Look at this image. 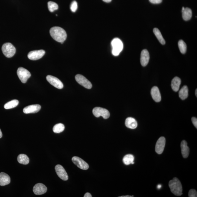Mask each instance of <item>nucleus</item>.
I'll use <instances>...</instances> for the list:
<instances>
[{"label": "nucleus", "instance_id": "nucleus-17", "mask_svg": "<svg viewBox=\"0 0 197 197\" xmlns=\"http://www.w3.org/2000/svg\"><path fill=\"white\" fill-rule=\"evenodd\" d=\"M181 148L182 154L184 158H187L190 153V148L187 145V143L185 140H183L181 143Z\"/></svg>", "mask_w": 197, "mask_h": 197}, {"label": "nucleus", "instance_id": "nucleus-37", "mask_svg": "<svg viewBox=\"0 0 197 197\" xmlns=\"http://www.w3.org/2000/svg\"><path fill=\"white\" fill-rule=\"evenodd\" d=\"M2 137V133L1 132V129H0V138H1Z\"/></svg>", "mask_w": 197, "mask_h": 197}, {"label": "nucleus", "instance_id": "nucleus-24", "mask_svg": "<svg viewBox=\"0 0 197 197\" xmlns=\"http://www.w3.org/2000/svg\"><path fill=\"white\" fill-rule=\"evenodd\" d=\"M153 32L154 35L157 38L160 43L161 44L165 45V41L163 38L161 32L157 28H155L153 29Z\"/></svg>", "mask_w": 197, "mask_h": 197}, {"label": "nucleus", "instance_id": "nucleus-38", "mask_svg": "<svg viewBox=\"0 0 197 197\" xmlns=\"http://www.w3.org/2000/svg\"><path fill=\"white\" fill-rule=\"evenodd\" d=\"M133 197V196H129V195H126V196H119V197Z\"/></svg>", "mask_w": 197, "mask_h": 197}, {"label": "nucleus", "instance_id": "nucleus-5", "mask_svg": "<svg viewBox=\"0 0 197 197\" xmlns=\"http://www.w3.org/2000/svg\"><path fill=\"white\" fill-rule=\"evenodd\" d=\"M17 74L18 78L23 83H25L31 76V73L28 70L23 67L18 68Z\"/></svg>", "mask_w": 197, "mask_h": 197}, {"label": "nucleus", "instance_id": "nucleus-1", "mask_svg": "<svg viewBox=\"0 0 197 197\" xmlns=\"http://www.w3.org/2000/svg\"><path fill=\"white\" fill-rule=\"evenodd\" d=\"M51 36L55 41L63 44L67 37L66 31L59 27H53L50 30Z\"/></svg>", "mask_w": 197, "mask_h": 197}, {"label": "nucleus", "instance_id": "nucleus-39", "mask_svg": "<svg viewBox=\"0 0 197 197\" xmlns=\"http://www.w3.org/2000/svg\"><path fill=\"white\" fill-rule=\"evenodd\" d=\"M197 90H196V91H195V95H196V97L197 96Z\"/></svg>", "mask_w": 197, "mask_h": 197}, {"label": "nucleus", "instance_id": "nucleus-8", "mask_svg": "<svg viewBox=\"0 0 197 197\" xmlns=\"http://www.w3.org/2000/svg\"><path fill=\"white\" fill-rule=\"evenodd\" d=\"M46 80L50 84L58 89H61L63 88L62 82L58 78L51 75L46 76Z\"/></svg>", "mask_w": 197, "mask_h": 197}, {"label": "nucleus", "instance_id": "nucleus-7", "mask_svg": "<svg viewBox=\"0 0 197 197\" xmlns=\"http://www.w3.org/2000/svg\"><path fill=\"white\" fill-rule=\"evenodd\" d=\"M76 81L80 85L87 89H91L92 85L90 82L81 75H77L75 76Z\"/></svg>", "mask_w": 197, "mask_h": 197}, {"label": "nucleus", "instance_id": "nucleus-21", "mask_svg": "<svg viewBox=\"0 0 197 197\" xmlns=\"http://www.w3.org/2000/svg\"><path fill=\"white\" fill-rule=\"evenodd\" d=\"M181 83V80L178 77H176L172 80L171 82V87L172 89L175 92H177L179 89L180 84Z\"/></svg>", "mask_w": 197, "mask_h": 197}, {"label": "nucleus", "instance_id": "nucleus-31", "mask_svg": "<svg viewBox=\"0 0 197 197\" xmlns=\"http://www.w3.org/2000/svg\"><path fill=\"white\" fill-rule=\"evenodd\" d=\"M188 196L189 197H197V192L194 189H191L189 192Z\"/></svg>", "mask_w": 197, "mask_h": 197}, {"label": "nucleus", "instance_id": "nucleus-28", "mask_svg": "<svg viewBox=\"0 0 197 197\" xmlns=\"http://www.w3.org/2000/svg\"><path fill=\"white\" fill-rule=\"evenodd\" d=\"M178 48L180 52L183 54H185L187 51V45L182 40H180L178 43Z\"/></svg>", "mask_w": 197, "mask_h": 197}, {"label": "nucleus", "instance_id": "nucleus-26", "mask_svg": "<svg viewBox=\"0 0 197 197\" xmlns=\"http://www.w3.org/2000/svg\"><path fill=\"white\" fill-rule=\"evenodd\" d=\"M19 104V101L17 100H13L12 101L8 102L4 105V108L6 109H11L16 107Z\"/></svg>", "mask_w": 197, "mask_h": 197}, {"label": "nucleus", "instance_id": "nucleus-11", "mask_svg": "<svg viewBox=\"0 0 197 197\" xmlns=\"http://www.w3.org/2000/svg\"><path fill=\"white\" fill-rule=\"evenodd\" d=\"M57 174L62 180L66 181L68 179V176L66 170L61 165H57L55 167Z\"/></svg>", "mask_w": 197, "mask_h": 197}, {"label": "nucleus", "instance_id": "nucleus-18", "mask_svg": "<svg viewBox=\"0 0 197 197\" xmlns=\"http://www.w3.org/2000/svg\"><path fill=\"white\" fill-rule=\"evenodd\" d=\"M10 178L7 174L4 172L0 173V186H3L10 183Z\"/></svg>", "mask_w": 197, "mask_h": 197}, {"label": "nucleus", "instance_id": "nucleus-27", "mask_svg": "<svg viewBox=\"0 0 197 197\" xmlns=\"http://www.w3.org/2000/svg\"><path fill=\"white\" fill-rule=\"evenodd\" d=\"M65 126L62 123H58L55 125L53 128V131L55 133H59L64 131Z\"/></svg>", "mask_w": 197, "mask_h": 197}, {"label": "nucleus", "instance_id": "nucleus-25", "mask_svg": "<svg viewBox=\"0 0 197 197\" xmlns=\"http://www.w3.org/2000/svg\"><path fill=\"white\" fill-rule=\"evenodd\" d=\"M134 156L131 154H127L123 159V161L124 164L126 165H128L131 164H133L134 163Z\"/></svg>", "mask_w": 197, "mask_h": 197}, {"label": "nucleus", "instance_id": "nucleus-36", "mask_svg": "<svg viewBox=\"0 0 197 197\" xmlns=\"http://www.w3.org/2000/svg\"><path fill=\"white\" fill-rule=\"evenodd\" d=\"M161 187H162V186L161 184H158L157 186V188L158 189L160 190V189L161 188Z\"/></svg>", "mask_w": 197, "mask_h": 197}, {"label": "nucleus", "instance_id": "nucleus-3", "mask_svg": "<svg viewBox=\"0 0 197 197\" xmlns=\"http://www.w3.org/2000/svg\"><path fill=\"white\" fill-rule=\"evenodd\" d=\"M112 47L113 54L114 56H118L123 49V43L119 38H116L113 39L111 43Z\"/></svg>", "mask_w": 197, "mask_h": 197}, {"label": "nucleus", "instance_id": "nucleus-15", "mask_svg": "<svg viewBox=\"0 0 197 197\" xmlns=\"http://www.w3.org/2000/svg\"><path fill=\"white\" fill-rule=\"evenodd\" d=\"M150 59L149 53L146 49L143 50L141 53L140 61L142 66H145L148 65Z\"/></svg>", "mask_w": 197, "mask_h": 197}, {"label": "nucleus", "instance_id": "nucleus-34", "mask_svg": "<svg viewBox=\"0 0 197 197\" xmlns=\"http://www.w3.org/2000/svg\"><path fill=\"white\" fill-rule=\"evenodd\" d=\"M84 197H92V195L91 194H90V193H86V194H85L84 195Z\"/></svg>", "mask_w": 197, "mask_h": 197}, {"label": "nucleus", "instance_id": "nucleus-10", "mask_svg": "<svg viewBox=\"0 0 197 197\" xmlns=\"http://www.w3.org/2000/svg\"><path fill=\"white\" fill-rule=\"evenodd\" d=\"M72 160L73 163L81 169L86 170L89 168L88 163L79 157H73Z\"/></svg>", "mask_w": 197, "mask_h": 197}, {"label": "nucleus", "instance_id": "nucleus-30", "mask_svg": "<svg viewBox=\"0 0 197 197\" xmlns=\"http://www.w3.org/2000/svg\"><path fill=\"white\" fill-rule=\"evenodd\" d=\"M78 7L77 2L76 1H73L72 3L71 6H70V9H71V11L73 13L75 12L78 9Z\"/></svg>", "mask_w": 197, "mask_h": 197}, {"label": "nucleus", "instance_id": "nucleus-35", "mask_svg": "<svg viewBox=\"0 0 197 197\" xmlns=\"http://www.w3.org/2000/svg\"><path fill=\"white\" fill-rule=\"evenodd\" d=\"M103 1H104V2H106V3H109L111 2L112 0H103Z\"/></svg>", "mask_w": 197, "mask_h": 197}, {"label": "nucleus", "instance_id": "nucleus-9", "mask_svg": "<svg viewBox=\"0 0 197 197\" xmlns=\"http://www.w3.org/2000/svg\"><path fill=\"white\" fill-rule=\"evenodd\" d=\"M45 51L43 50H36L30 51L28 55V58L32 60L40 59L45 54Z\"/></svg>", "mask_w": 197, "mask_h": 197}, {"label": "nucleus", "instance_id": "nucleus-2", "mask_svg": "<svg viewBox=\"0 0 197 197\" xmlns=\"http://www.w3.org/2000/svg\"><path fill=\"white\" fill-rule=\"evenodd\" d=\"M169 186L171 189L172 193L177 196H181L183 194V188L180 180L176 178L170 180Z\"/></svg>", "mask_w": 197, "mask_h": 197}, {"label": "nucleus", "instance_id": "nucleus-13", "mask_svg": "<svg viewBox=\"0 0 197 197\" xmlns=\"http://www.w3.org/2000/svg\"><path fill=\"white\" fill-rule=\"evenodd\" d=\"M47 191V188L46 186L42 183L37 184L33 188V191L35 194L41 195L44 194Z\"/></svg>", "mask_w": 197, "mask_h": 197}, {"label": "nucleus", "instance_id": "nucleus-33", "mask_svg": "<svg viewBox=\"0 0 197 197\" xmlns=\"http://www.w3.org/2000/svg\"><path fill=\"white\" fill-rule=\"evenodd\" d=\"M150 2L153 4H158L161 3L163 0H149Z\"/></svg>", "mask_w": 197, "mask_h": 197}, {"label": "nucleus", "instance_id": "nucleus-29", "mask_svg": "<svg viewBox=\"0 0 197 197\" xmlns=\"http://www.w3.org/2000/svg\"><path fill=\"white\" fill-rule=\"evenodd\" d=\"M48 8L50 12H53L58 9V6L56 3L52 1H49L48 2Z\"/></svg>", "mask_w": 197, "mask_h": 197}, {"label": "nucleus", "instance_id": "nucleus-32", "mask_svg": "<svg viewBox=\"0 0 197 197\" xmlns=\"http://www.w3.org/2000/svg\"><path fill=\"white\" fill-rule=\"evenodd\" d=\"M192 122L195 127L197 128V119L196 117H193L192 118Z\"/></svg>", "mask_w": 197, "mask_h": 197}, {"label": "nucleus", "instance_id": "nucleus-16", "mask_svg": "<svg viewBox=\"0 0 197 197\" xmlns=\"http://www.w3.org/2000/svg\"><path fill=\"white\" fill-rule=\"evenodd\" d=\"M152 97L155 101L159 102L161 101V97L159 88L156 86H154L152 88L151 91Z\"/></svg>", "mask_w": 197, "mask_h": 197}, {"label": "nucleus", "instance_id": "nucleus-14", "mask_svg": "<svg viewBox=\"0 0 197 197\" xmlns=\"http://www.w3.org/2000/svg\"><path fill=\"white\" fill-rule=\"evenodd\" d=\"M41 108V106L39 104L31 105L25 107L23 110V112L26 114L36 113L39 111Z\"/></svg>", "mask_w": 197, "mask_h": 197}, {"label": "nucleus", "instance_id": "nucleus-4", "mask_svg": "<svg viewBox=\"0 0 197 197\" xmlns=\"http://www.w3.org/2000/svg\"><path fill=\"white\" fill-rule=\"evenodd\" d=\"M1 50L3 54L7 58L12 57L16 53V48L10 43H5L3 45Z\"/></svg>", "mask_w": 197, "mask_h": 197}, {"label": "nucleus", "instance_id": "nucleus-23", "mask_svg": "<svg viewBox=\"0 0 197 197\" xmlns=\"http://www.w3.org/2000/svg\"><path fill=\"white\" fill-rule=\"evenodd\" d=\"M17 160L18 163L21 164L27 165L29 163V157L25 154H19Z\"/></svg>", "mask_w": 197, "mask_h": 197}, {"label": "nucleus", "instance_id": "nucleus-12", "mask_svg": "<svg viewBox=\"0 0 197 197\" xmlns=\"http://www.w3.org/2000/svg\"><path fill=\"white\" fill-rule=\"evenodd\" d=\"M166 140L164 137H161L157 141L155 151L158 154H161L164 151Z\"/></svg>", "mask_w": 197, "mask_h": 197}, {"label": "nucleus", "instance_id": "nucleus-6", "mask_svg": "<svg viewBox=\"0 0 197 197\" xmlns=\"http://www.w3.org/2000/svg\"><path fill=\"white\" fill-rule=\"evenodd\" d=\"M93 115L97 118L100 116H102L104 119H107L109 118L110 113L109 111L105 108L96 107L93 108Z\"/></svg>", "mask_w": 197, "mask_h": 197}, {"label": "nucleus", "instance_id": "nucleus-22", "mask_svg": "<svg viewBox=\"0 0 197 197\" xmlns=\"http://www.w3.org/2000/svg\"><path fill=\"white\" fill-rule=\"evenodd\" d=\"M179 97L181 99L184 100L188 98V89L186 86H183L180 90L179 92Z\"/></svg>", "mask_w": 197, "mask_h": 197}, {"label": "nucleus", "instance_id": "nucleus-20", "mask_svg": "<svg viewBox=\"0 0 197 197\" xmlns=\"http://www.w3.org/2000/svg\"><path fill=\"white\" fill-rule=\"evenodd\" d=\"M183 19L184 20L187 21L190 20L192 16V10L188 7L186 8L183 7L182 9Z\"/></svg>", "mask_w": 197, "mask_h": 197}, {"label": "nucleus", "instance_id": "nucleus-19", "mask_svg": "<svg viewBox=\"0 0 197 197\" xmlns=\"http://www.w3.org/2000/svg\"><path fill=\"white\" fill-rule=\"evenodd\" d=\"M125 124L127 127L133 129L136 128L138 126L136 120L132 117L127 118L125 121Z\"/></svg>", "mask_w": 197, "mask_h": 197}]
</instances>
